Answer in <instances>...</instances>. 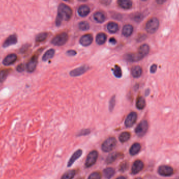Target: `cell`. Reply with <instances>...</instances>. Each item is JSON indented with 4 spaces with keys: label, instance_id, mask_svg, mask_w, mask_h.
<instances>
[{
    "label": "cell",
    "instance_id": "cell-23",
    "mask_svg": "<svg viewBox=\"0 0 179 179\" xmlns=\"http://www.w3.org/2000/svg\"><path fill=\"white\" fill-rule=\"evenodd\" d=\"M107 30L109 32L111 33H115L117 32L119 26L117 23L115 22H109L107 25Z\"/></svg>",
    "mask_w": 179,
    "mask_h": 179
},
{
    "label": "cell",
    "instance_id": "cell-43",
    "mask_svg": "<svg viewBox=\"0 0 179 179\" xmlns=\"http://www.w3.org/2000/svg\"><path fill=\"white\" fill-rule=\"evenodd\" d=\"M142 15L141 14H139L138 15H137V16H136L135 17V21H139L141 20L142 19Z\"/></svg>",
    "mask_w": 179,
    "mask_h": 179
},
{
    "label": "cell",
    "instance_id": "cell-21",
    "mask_svg": "<svg viewBox=\"0 0 179 179\" xmlns=\"http://www.w3.org/2000/svg\"><path fill=\"white\" fill-rule=\"evenodd\" d=\"M133 32V27L130 24H127L123 28L122 33L125 37H129L131 35Z\"/></svg>",
    "mask_w": 179,
    "mask_h": 179
},
{
    "label": "cell",
    "instance_id": "cell-37",
    "mask_svg": "<svg viewBox=\"0 0 179 179\" xmlns=\"http://www.w3.org/2000/svg\"><path fill=\"white\" fill-rule=\"evenodd\" d=\"M128 166H129V164L127 161L123 162L119 166V171L122 172L126 171L127 169H128Z\"/></svg>",
    "mask_w": 179,
    "mask_h": 179
},
{
    "label": "cell",
    "instance_id": "cell-32",
    "mask_svg": "<svg viewBox=\"0 0 179 179\" xmlns=\"http://www.w3.org/2000/svg\"><path fill=\"white\" fill-rule=\"evenodd\" d=\"M10 69H4L0 71V82L2 83L7 78L8 75L10 73Z\"/></svg>",
    "mask_w": 179,
    "mask_h": 179
},
{
    "label": "cell",
    "instance_id": "cell-18",
    "mask_svg": "<svg viewBox=\"0 0 179 179\" xmlns=\"http://www.w3.org/2000/svg\"><path fill=\"white\" fill-rule=\"evenodd\" d=\"M90 8L87 5H83L80 6L78 8V12L79 15L81 17H85L89 14Z\"/></svg>",
    "mask_w": 179,
    "mask_h": 179
},
{
    "label": "cell",
    "instance_id": "cell-3",
    "mask_svg": "<svg viewBox=\"0 0 179 179\" xmlns=\"http://www.w3.org/2000/svg\"><path fill=\"white\" fill-rule=\"evenodd\" d=\"M117 141L114 137H109L102 144L101 149L105 152L111 151L116 146Z\"/></svg>",
    "mask_w": 179,
    "mask_h": 179
},
{
    "label": "cell",
    "instance_id": "cell-14",
    "mask_svg": "<svg viewBox=\"0 0 179 179\" xmlns=\"http://www.w3.org/2000/svg\"><path fill=\"white\" fill-rule=\"evenodd\" d=\"M17 55L15 54H11L5 57L3 61V64L5 66H9L14 63L17 60Z\"/></svg>",
    "mask_w": 179,
    "mask_h": 179
},
{
    "label": "cell",
    "instance_id": "cell-42",
    "mask_svg": "<svg viewBox=\"0 0 179 179\" xmlns=\"http://www.w3.org/2000/svg\"><path fill=\"white\" fill-rule=\"evenodd\" d=\"M67 54L68 55L70 56H73L77 54V52L75 51V50H69V51H67Z\"/></svg>",
    "mask_w": 179,
    "mask_h": 179
},
{
    "label": "cell",
    "instance_id": "cell-26",
    "mask_svg": "<svg viewBox=\"0 0 179 179\" xmlns=\"http://www.w3.org/2000/svg\"><path fill=\"white\" fill-rule=\"evenodd\" d=\"M149 51H150V47L149 45L146 44H144L139 47L138 52H139V53L144 57L149 53Z\"/></svg>",
    "mask_w": 179,
    "mask_h": 179
},
{
    "label": "cell",
    "instance_id": "cell-44",
    "mask_svg": "<svg viewBox=\"0 0 179 179\" xmlns=\"http://www.w3.org/2000/svg\"><path fill=\"white\" fill-rule=\"evenodd\" d=\"M109 42V43H111L112 44H113V45H114V44L116 43V40L114 37H112V38H110Z\"/></svg>",
    "mask_w": 179,
    "mask_h": 179
},
{
    "label": "cell",
    "instance_id": "cell-7",
    "mask_svg": "<svg viewBox=\"0 0 179 179\" xmlns=\"http://www.w3.org/2000/svg\"><path fill=\"white\" fill-rule=\"evenodd\" d=\"M158 173L160 175L163 177H170L174 173V170L171 166L163 165L158 168Z\"/></svg>",
    "mask_w": 179,
    "mask_h": 179
},
{
    "label": "cell",
    "instance_id": "cell-1",
    "mask_svg": "<svg viewBox=\"0 0 179 179\" xmlns=\"http://www.w3.org/2000/svg\"><path fill=\"white\" fill-rule=\"evenodd\" d=\"M72 15V9L69 6L63 3L60 4L58 9L57 17L56 20V25H60L63 20H69Z\"/></svg>",
    "mask_w": 179,
    "mask_h": 179
},
{
    "label": "cell",
    "instance_id": "cell-39",
    "mask_svg": "<svg viewBox=\"0 0 179 179\" xmlns=\"http://www.w3.org/2000/svg\"><path fill=\"white\" fill-rule=\"evenodd\" d=\"M115 105V96H113L109 101V109L110 111H112L114 108Z\"/></svg>",
    "mask_w": 179,
    "mask_h": 179
},
{
    "label": "cell",
    "instance_id": "cell-41",
    "mask_svg": "<svg viewBox=\"0 0 179 179\" xmlns=\"http://www.w3.org/2000/svg\"><path fill=\"white\" fill-rule=\"evenodd\" d=\"M16 70L18 72H22L23 71H24V66L23 64H20L18 66V67L16 68Z\"/></svg>",
    "mask_w": 179,
    "mask_h": 179
},
{
    "label": "cell",
    "instance_id": "cell-22",
    "mask_svg": "<svg viewBox=\"0 0 179 179\" xmlns=\"http://www.w3.org/2000/svg\"><path fill=\"white\" fill-rule=\"evenodd\" d=\"M142 70L141 67L139 66H135L133 67L131 71L132 76L135 78H138L142 75Z\"/></svg>",
    "mask_w": 179,
    "mask_h": 179
},
{
    "label": "cell",
    "instance_id": "cell-36",
    "mask_svg": "<svg viewBox=\"0 0 179 179\" xmlns=\"http://www.w3.org/2000/svg\"><path fill=\"white\" fill-rule=\"evenodd\" d=\"M102 175L99 172H93L90 175L87 179H101Z\"/></svg>",
    "mask_w": 179,
    "mask_h": 179
},
{
    "label": "cell",
    "instance_id": "cell-6",
    "mask_svg": "<svg viewBox=\"0 0 179 179\" xmlns=\"http://www.w3.org/2000/svg\"><path fill=\"white\" fill-rule=\"evenodd\" d=\"M98 157V152L96 150H93L88 154L85 163L86 168H90L94 165L97 161Z\"/></svg>",
    "mask_w": 179,
    "mask_h": 179
},
{
    "label": "cell",
    "instance_id": "cell-4",
    "mask_svg": "<svg viewBox=\"0 0 179 179\" xmlns=\"http://www.w3.org/2000/svg\"><path fill=\"white\" fill-rule=\"evenodd\" d=\"M148 121L146 120H142L139 123L136 128L135 129V133L137 136L139 137H142L144 136L147 133L148 129Z\"/></svg>",
    "mask_w": 179,
    "mask_h": 179
},
{
    "label": "cell",
    "instance_id": "cell-33",
    "mask_svg": "<svg viewBox=\"0 0 179 179\" xmlns=\"http://www.w3.org/2000/svg\"><path fill=\"white\" fill-rule=\"evenodd\" d=\"M47 36V33L44 32V33H40L36 36V41L37 42H42L46 40Z\"/></svg>",
    "mask_w": 179,
    "mask_h": 179
},
{
    "label": "cell",
    "instance_id": "cell-25",
    "mask_svg": "<svg viewBox=\"0 0 179 179\" xmlns=\"http://www.w3.org/2000/svg\"><path fill=\"white\" fill-rule=\"evenodd\" d=\"M115 172V171L114 169H113V168H110V167L105 169L103 171L105 178L107 179H110L112 178V177H113V175H114Z\"/></svg>",
    "mask_w": 179,
    "mask_h": 179
},
{
    "label": "cell",
    "instance_id": "cell-46",
    "mask_svg": "<svg viewBox=\"0 0 179 179\" xmlns=\"http://www.w3.org/2000/svg\"><path fill=\"white\" fill-rule=\"evenodd\" d=\"M165 1H157V2L159 4H161V3H163Z\"/></svg>",
    "mask_w": 179,
    "mask_h": 179
},
{
    "label": "cell",
    "instance_id": "cell-17",
    "mask_svg": "<svg viewBox=\"0 0 179 179\" xmlns=\"http://www.w3.org/2000/svg\"><path fill=\"white\" fill-rule=\"evenodd\" d=\"M123 155L122 154L118 152H113L112 154H109L107 158L106 159V162L107 164H110L116 161L119 157H121Z\"/></svg>",
    "mask_w": 179,
    "mask_h": 179
},
{
    "label": "cell",
    "instance_id": "cell-34",
    "mask_svg": "<svg viewBox=\"0 0 179 179\" xmlns=\"http://www.w3.org/2000/svg\"><path fill=\"white\" fill-rule=\"evenodd\" d=\"M113 73L114 74L115 76L117 78H121L122 76V69L119 66L116 65L115 66Z\"/></svg>",
    "mask_w": 179,
    "mask_h": 179
},
{
    "label": "cell",
    "instance_id": "cell-2",
    "mask_svg": "<svg viewBox=\"0 0 179 179\" xmlns=\"http://www.w3.org/2000/svg\"><path fill=\"white\" fill-rule=\"evenodd\" d=\"M159 21L157 18H152L147 21L145 26V29L150 34H154L159 27Z\"/></svg>",
    "mask_w": 179,
    "mask_h": 179
},
{
    "label": "cell",
    "instance_id": "cell-29",
    "mask_svg": "<svg viewBox=\"0 0 179 179\" xmlns=\"http://www.w3.org/2000/svg\"><path fill=\"white\" fill-rule=\"evenodd\" d=\"M55 51L54 49H50L47 51L42 57V60L44 61H47L52 58L55 55Z\"/></svg>",
    "mask_w": 179,
    "mask_h": 179
},
{
    "label": "cell",
    "instance_id": "cell-24",
    "mask_svg": "<svg viewBox=\"0 0 179 179\" xmlns=\"http://www.w3.org/2000/svg\"><path fill=\"white\" fill-rule=\"evenodd\" d=\"M93 18L98 23H103L104 22L106 17L104 14L100 12H97L94 14L93 15Z\"/></svg>",
    "mask_w": 179,
    "mask_h": 179
},
{
    "label": "cell",
    "instance_id": "cell-35",
    "mask_svg": "<svg viewBox=\"0 0 179 179\" xmlns=\"http://www.w3.org/2000/svg\"><path fill=\"white\" fill-rule=\"evenodd\" d=\"M79 28L81 30H88L90 28L89 24L87 22L83 21L79 24Z\"/></svg>",
    "mask_w": 179,
    "mask_h": 179
},
{
    "label": "cell",
    "instance_id": "cell-19",
    "mask_svg": "<svg viewBox=\"0 0 179 179\" xmlns=\"http://www.w3.org/2000/svg\"><path fill=\"white\" fill-rule=\"evenodd\" d=\"M118 4L121 8L125 10L130 9L132 6V3L129 0H119L118 1Z\"/></svg>",
    "mask_w": 179,
    "mask_h": 179
},
{
    "label": "cell",
    "instance_id": "cell-38",
    "mask_svg": "<svg viewBox=\"0 0 179 179\" xmlns=\"http://www.w3.org/2000/svg\"><path fill=\"white\" fill-rule=\"evenodd\" d=\"M90 132H91V131H90L89 129H82L78 132L77 136L79 137L87 136V134H90Z\"/></svg>",
    "mask_w": 179,
    "mask_h": 179
},
{
    "label": "cell",
    "instance_id": "cell-13",
    "mask_svg": "<svg viewBox=\"0 0 179 179\" xmlns=\"http://www.w3.org/2000/svg\"><path fill=\"white\" fill-rule=\"evenodd\" d=\"M18 42V37L15 34L8 36L6 40L4 41L3 44V47L6 48L9 47L10 46L15 45Z\"/></svg>",
    "mask_w": 179,
    "mask_h": 179
},
{
    "label": "cell",
    "instance_id": "cell-8",
    "mask_svg": "<svg viewBox=\"0 0 179 179\" xmlns=\"http://www.w3.org/2000/svg\"><path fill=\"white\" fill-rule=\"evenodd\" d=\"M137 114L135 112H132L127 116L125 121V125L127 128H130L134 125L137 121Z\"/></svg>",
    "mask_w": 179,
    "mask_h": 179
},
{
    "label": "cell",
    "instance_id": "cell-31",
    "mask_svg": "<svg viewBox=\"0 0 179 179\" xmlns=\"http://www.w3.org/2000/svg\"><path fill=\"white\" fill-rule=\"evenodd\" d=\"M146 106V101L142 97H139L136 101V107L139 110H142Z\"/></svg>",
    "mask_w": 179,
    "mask_h": 179
},
{
    "label": "cell",
    "instance_id": "cell-15",
    "mask_svg": "<svg viewBox=\"0 0 179 179\" xmlns=\"http://www.w3.org/2000/svg\"><path fill=\"white\" fill-rule=\"evenodd\" d=\"M93 41V36L91 34H87L82 36L80 40V44L84 46L90 45Z\"/></svg>",
    "mask_w": 179,
    "mask_h": 179
},
{
    "label": "cell",
    "instance_id": "cell-30",
    "mask_svg": "<svg viewBox=\"0 0 179 179\" xmlns=\"http://www.w3.org/2000/svg\"><path fill=\"white\" fill-rule=\"evenodd\" d=\"M76 174V171L75 170H71L65 172L63 174L61 179H72Z\"/></svg>",
    "mask_w": 179,
    "mask_h": 179
},
{
    "label": "cell",
    "instance_id": "cell-5",
    "mask_svg": "<svg viewBox=\"0 0 179 179\" xmlns=\"http://www.w3.org/2000/svg\"><path fill=\"white\" fill-rule=\"evenodd\" d=\"M68 40V35L66 33L59 34L51 40V43L54 45L62 46L66 43Z\"/></svg>",
    "mask_w": 179,
    "mask_h": 179
},
{
    "label": "cell",
    "instance_id": "cell-45",
    "mask_svg": "<svg viewBox=\"0 0 179 179\" xmlns=\"http://www.w3.org/2000/svg\"><path fill=\"white\" fill-rule=\"evenodd\" d=\"M126 179V178L124 177H123V176H120V177H118L117 179Z\"/></svg>",
    "mask_w": 179,
    "mask_h": 179
},
{
    "label": "cell",
    "instance_id": "cell-16",
    "mask_svg": "<svg viewBox=\"0 0 179 179\" xmlns=\"http://www.w3.org/2000/svg\"><path fill=\"white\" fill-rule=\"evenodd\" d=\"M82 150L81 149H79L77 150L76 151H75L73 154H72V156H71L69 160L68 161V162L67 166L68 167H70L71 166L72 164L75 163V161L79 159L80 156H82Z\"/></svg>",
    "mask_w": 179,
    "mask_h": 179
},
{
    "label": "cell",
    "instance_id": "cell-20",
    "mask_svg": "<svg viewBox=\"0 0 179 179\" xmlns=\"http://www.w3.org/2000/svg\"><path fill=\"white\" fill-rule=\"evenodd\" d=\"M141 145L139 143H135L132 145L129 149V153L132 156L136 155L141 150Z\"/></svg>",
    "mask_w": 179,
    "mask_h": 179
},
{
    "label": "cell",
    "instance_id": "cell-10",
    "mask_svg": "<svg viewBox=\"0 0 179 179\" xmlns=\"http://www.w3.org/2000/svg\"><path fill=\"white\" fill-rule=\"evenodd\" d=\"M144 168V163L140 160H137L134 162L132 167V173L136 174L142 171Z\"/></svg>",
    "mask_w": 179,
    "mask_h": 179
},
{
    "label": "cell",
    "instance_id": "cell-11",
    "mask_svg": "<svg viewBox=\"0 0 179 179\" xmlns=\"http://www.w3.org/2000/svg\"><path fill=\"white\" fill-rule=\"evenodd\" d=\"M38 57L36 55L33 56L26 64V69L28 72L32 73L35 71L37 64Z\"/></svg>",
    "mask_w": 179,
    "mask_h": 179
},
{
    "label": "cell",
    "instance_id": "cell-28",
    "mask_svg": "<svg viewBox=\"0 0 179 179\" xmlns=\"http://www.w3.org/2000/svg\"><path fill=\"white\" fill-rule=\"evenodd\" d=\"M107 36L104 33H100L97 34L96 37V42L99 45H102L104 44L106 40Z\"/></svg>",
    "mask_w": 179,
    "mask_h": 179
},
{
    "label": "cell",
    "instance_id": "cell-27",
    "mask_svg": "<svg viewBox=\"0 0 179 179\" xmlns=\"http://www.w3.org/2000/svg\"><path fill=\"white\" fill-rule=\"evenodd\" d=\"M131 137V134L129 132L125 131L122 132V134L119 135V140L122 143H124L128 141Z\"/></svg>",
    "mask_w": 179,
    "mask_h": 179
},
{
    "label": "cell",
    "instance_id": "cell-9",
    "mask_svg": "<svg viewBox=\"0 0 179 179\" xmlns=\"http://www.w3.org/2000/svg\"><path fill=\"white\" fill-rule=\"evenodd\" d=\"M144 57L139 52L137 53H129L125 56L126 60L130 62H135L140 61Z\"/></svg>",
    "mask_w": 179,
    "mask_h": 179
},
{
    "label": "cell",
    "instance_id": "cell-47",
    "mask_svg": "<svg viewBox=\"0 0 179 179\" xmlns=\"http://www.w3.org/2000/svg\"><path fill=\"white\" fill-rule=\"evenodd\" d=\"M135 179H142L141 178H136Z\"/></svg>",
    "mask_w": 179,
    "mask_h": 179
},
{
    "label": "cell",
    "instance_id": "cell-12",
    "mask_svg": "<svg viewBox=\"0 0 179 179\" xmlns=\"http://www.w3.org/2000/svg\"><path fill=\"white\" fill-rule=\"evenodd\" d=\"M89 67L87 65L82 66L79 68H75L71 71L70 75L73 77L79 76L85 73L89 69Z\"/></svg>",
    "mask_w": 179,
    "mask_h": 179
},
{
    "label": "cell",
    "instance_id": "cell-40",
    "mask_svg": "<svg viewBox=\"0 0 179 179\" xmlns=\"http://www.w3.org/2000/svg\"><path fill=\"white\" fill-rule=\"evenodd\" d=\"M157 69V66L156 64H153L151 66L150 69V73H154Z\"/></svg>",
    "mask_w": 179,
    "mask_h": 179
}]
</instances>
